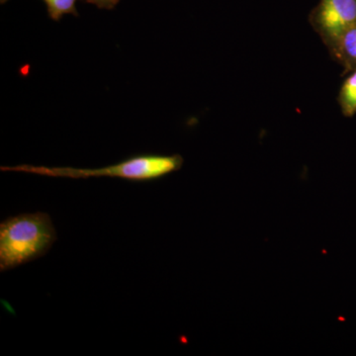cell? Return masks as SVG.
Here are the masks:
<instances>
[{"instance_id":"cell-1","label":"cell","mask_w":356,"mask_h":356,"mask_svg":"<svg viewBox=\"0 0 356 356\" xmlns=\"http://www.w3.org/2000/svg\"><path fill=\"white\" fill-rule=\"evenodd\" d=\"M50 215L23 213L0 224V271L11 270L44 257L57 241Z\"/></svg>"},{"instance_id":"cell-2","label":"cell","mask_w":356,"mask_h":356,"mask_svg":"<svg viewBox=\"0 0 356 356\" xmlns=\"http://www.w3.org/2000/svg\"><path fill=\"white\" fill-rule=\"evenodd\" d=\"M180 154H143L114 165L99 168H49L21 165L1 166L2 172H17L43 175V177L86 179L90 177H113L129 181H153L177 172L184 165Z\"/></svg>"},{"instance_id":"cell-3","label":"cell","mask_w":356,"mask_h":356,"mask_svg":"<svg viewBox=\"0 0 356 356\" xmlns=\"http://www.w3.org/2000/svg\"><path fill=\"white\" fill-rule=\"evenodd\" d=\"M309 22L332 55L341 37L356 24V0H320Z\"/></svg>"},{"instance_id":"cell-4","label":"cell","mask_w":356,"mask_h":356,"mask_svg":"<svg viewBox=\"0 0 356 356\" xmlns=\"http://www.w3.org/2000/svg\"><path fill=\"white\" fill-rule=\"evenodd\" d=\"M332 57L344 69L346 74H350L356 67V24L353 25L341 37Z\"/></svg>"},{"instance_id":"cell-5","label":"cell","mask_w":356,"mask_h":356,"mask_svg":"<svg viewBox=\"0 0 356 356\" xmlns=\"http://www.w3.org/2000/svg\"><path fill=\"white\" fill-rule=\"evenodd\" d=\"M337 100L344 116L356 114V67L343 81Z\"/></svg>"},{"instance_id":"cell-6","label":"cell","mask_w":356,"mask_h":356,"mask_svg":"<svg viewBox=\"0 0 356 356\" xmlns=\"http://www.w3.org/2000/svg\"><path fill=\"white\" fill-rule=\"evenodd\" d=\"M48 9L49 17L60 21L65 14L79 15L76 3L77 0H43Z\"/></svg>"},{"instance_id":"cell-7","label":"cell","mask_w":356,"mask_h":356,"mask_svg":"<svg viewBox=\"0 0 356 356\" xmlns=\"http://www.w3.org/2000/svg\"><path fill=\"white\" fill-rule=\"evenodd\" d=\"M88 3L95 4L100 9H107L111 10L117 4L120 2V0H86Z\"/></svg>"},{"instance_id":"cell-8","label":"cell","mask_w":356,"mask_h":356,"mask_svg":"<svg viewBox=\"0 0 356 356\" xmlns=\"http://www.w3.org/2000/svg\"><path fill=\"white\" fill-rule=\"evenodd\" d=\"M7 1H8V0H0V3L4 4L6 3Z\"/></svg>"}]
</instances>
